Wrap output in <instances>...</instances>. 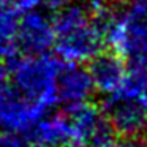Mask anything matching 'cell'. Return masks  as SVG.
Returning a JSON list of instances; mask_svg holds the SVG:
<instances>
[{
  "label": "cell",
  "instance_id": "cell-2",
  "mask_svg": "<svg viewBox=\"0 0 147 147\" xmlns=\"http://www.w3.org/2000/svg\"><path fill=\"white\" fill-rule=\"evenodd\" d=\"M5 63L13 78V87L21 95L48 111L59 103L55 81L62 62L57 57L48 52L35 55L16 54Z\"/></svg>",
  "mask_w": 147,
  "mask_h": 147
},
{
  "label": "cell",
  "instance_id": "cell-1",
  "mask_svg": "<svg viewBox=\"0 0 147 147\" xmlns=\"http://www.w3.org/2000/svg\"><path fill=\"white\" fill-rule=\"evenodd\" d=\"M54 27V48L60 60L86 63L105 48L101 35L92 26L84 5L67 3L51 16Z\"/></svg>",
  "mask_w": 147,
  "mask_h": 147
},
{
  "label": "cell",
  "instance_id": "cell-13",
  "mask_svg": "<svg viewBox=\"0 0 147 147\" xmlns=\"http://www.w3.org/2000/svg\"><path fill=\"white\" fill-rule=\"evenodd\" d=\"M0 147H30L21 133L10 130L0 131Z\"/></svg>",
  "mask_w": 147,
  "mask_h": 147
},
{
  "label": "cell",
  "instance_id": "cell-7",
  "mask_svg": "<svg viewBox=\"0 0 147 147\" xmlns=\"http://www.w3.org/2000/svg\"><path fill=\"white\" fill-rule=\"evenodd\" d=\"M87 71L90 74L95 90L111 95L122 86L127 76V63L125 59L119 52L109 48H103L98 54H95L89 62Z\"/></svg>",
  "mask_w": 147,
  "mask_h": 147
},
{
  "label": "cell",
  "instance_id": "cell-3",
  "mask_svg": "<svg viewBox=\"0 0 147 147\" xmlns=\"http://www.w3.org/2000/svg\"><path fill=\"white\" fill-rule=\"evenodd\" d=\"M46 114L48 109L30 101L5 81L0 82V125L3 130L26 134Z\"/></svg>",
  "mask_w": 147,
  "mask_h": 147
},
{
  "label": "cell",
  "instance_id": "cell-12",
  "mask_svg": "<svg viewBox=\"0 0 147 147\" xmlns=\"http://www.w3.org/2000/svg\"><path fill=\"white\" fill-rule=\"evenodd\" d=\"M89 147H146L139 139H128V138H120V139H114L111 136L105 138V139L98 141V142L92 144Z\"/></svg>",
  "mask_w": 147,
  "mask_h": 147
},
{
  "label": "cell",
  "instance_id": "cell-11",
  "mask_svg": "<svg viewBox=\"0 0 147 147\" xmlns=\"http://www.w3.org/2000/svg\"><path fill=\"white\" fill-rule=\"evenodd\" d=\"M122 21L125 27V36L147 38V0H133L125 5Z\"/></svg>",
  "mask_w": 147,
  "mask_h": 147
},
{
  "label": "cell",
  "instance_id": "cell-10",
  "mask_svg": "<svg viewBox=\"0 0 147 147\" xmlns=\"http://www.w3.org/2000/svg\"><path fill=\"white\" fill-rule=\"evenodd\" d=\"M21 54L18 49V14L0 10V59L8 60Z\"/></svg>",
  "mask_w": 147,
  "mask_h": 147
},
{
  "label": "cell",
  "instance_id": "cell-16",
  "mask_svg": "<svg viewBox=\"0 0 147 147\" xmlns=\"http://www.w3.org/2000/svg\"><path fill=\"white\" fill-rule=\"evenodd\" d=\"M7 73H8L7 63L3 62V59H0V82H3V81H5V78H7Z\"/></svg>",
  "mask_w": 147,
  "mask_h": 147
},
{
  "label": "cell",
  "instance_id": "cell-15",
  "mask_svg": "<svg viewBox=\"0 0 147 147\" xmlns=\"http://www.w3.org/2000/svg\"><path fill=\"white\" fill-rule=\"evenodd\" d=\"M45 2H46V5L49 7V10L55 11L57 8H60V7H63V5L70 3L71 0H45Z\"/></svg>",
  "mask_w": 147,
  "mask_h": 147
},
{
  "label": "cell",
  "instance_id": "cell-17",
  "mask_svg": "<svg viewBox=\"0 0 147 147\" xmlns=\"http://www.w3.org/2000/svg\"><path fill=\"white\" fill-rule=\"evenodd\" d=\"M68 147H89V146H86V144H71Z\"/></svg>",
  "mask_w": 147,
  "mask_h": 147
},
{
  "label": "cell",
  "instance_id": "cell-14",
  "mask_svg": "<svg viewBox=\"0 0 147 147\" xmlns=\"http://www.w3.org/2000/svg\"><path fill=\"white\" fill-rule=\"evenodd\" d=\"M40 2H41V0H2L5 10H10L16 14L33 10L35 7L40 5Z\"/></svg>",
  "mask_w": 147,
  "mask_h": 147
},
{
  "label": "cell",
  "instance_id": "cell-8",
  "mask_svg": "<svg viewBox=\"0 0 147 147\" xmlns=\"http://www.w3.org/2000/svg\"><path fill=\"white\" fill-rule=\"evenodd\" d=\"M57 100L65 106H73L89 101L92 98L95 87L92 84L90 74L82 63H60L57 73Z\"/></svg>",
  "mask_w": 147,
  "mask_h": 147
},
{
  "label": "cell",
  "instance_id": "cell-6",
  "mask_svg": "<svg viewBox=\"0 0 147 147\" xmlns=\"http://www.w3.org/2000/svg\"><path fill=\"white\" fill-rule=\"evenodd\" d=\"M18 21V49L24 55L46 54L54 45L52 19L46 13L26 11Z\"/></svg>",
  "mask_w": 147,
  "mask_h": 147
},
{
  "label": "cell",
  "instance_id": "cell-5",
  "mask_svg": "<svg viewBox=\"0 0 147 147\" xmlns=\"http://www.w3.org/2000/svg\"><path fill=\"white\" fill-rule=\"evenodd\" d=\"M65 112L71 128V144L92 146L112 134L101 108L90 101L68 106Z\"/></svg>",
  "mask_w": 147,
  "mask_h": 147
},
{
  "label": "cell",
  "instance_id": "cell-4",
  "mask_svg": "<svg viewBox=\"0 0 147 147\" xmlns=\"http://www.w3.org/2000/svg\"><path fill=\"white\" fill-rule=\"evenodd\" d=\"M101 111L111 130L120 138L141 139L147 134V109L136 100L108 95Z\"/></svg>",
  "mask_w": 147,
  "mask_h": 147
},
{
  "label": "cell",
  "instance_id": "cell-9",
  "mask_svg": "<svg viewBox=\"0 0 147 147\" xmlns=\"http://www.w3.org/2000/svg\"><path fill=\"white\" fill-rule=\"evenodd\" d=\"M24 136L32 147H68L71 128L67 114L43 115Z\"/></svg>",
  "mask_w": 147,
  "mask_h": 147
}]
</instances>
